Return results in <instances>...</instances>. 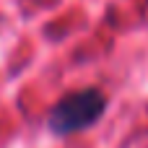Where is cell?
Masks as SVG:
<instances>
[{"label": "cell", "mask_w": 148, "mask_h": 148, "mask_svg": "<svg viewBox=\"0 0 148 148\" xmlns=\"http://www.w3.org/2000/svg\"><path fill=\"white\" fill-rule=\"evenodd\" d=\"M104 109H107V99L99 88H81L62 96L52 107L47 125L55 135H73L91 127L104 114Z\"/></svg>", "instance_id": "1"}]
</instances>
